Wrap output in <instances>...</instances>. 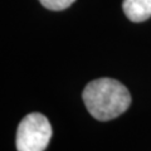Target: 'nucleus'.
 I'll return each instance as SVG.
<instances>
[{
	"label": "nucleus",
	"mask_w": 151,
	"mask_h": 151,
	"mask_svg": "<svg viewBox=\"0 0 151 151\" xmlns=\"http://www.w3.org/2000/svg\"><path fill=\"white\" fill-rule=\"evenodd\" d=\"M125 15L134 23H141L151 18V0H124Z\"/></svg>",
	"instance_id": "obj_3"
},
{
	"label": "nucleus",
	"mask_w": 151,
	"mask_h": 151,
	"mask_svg": "<svg viewBox=\"0 0 151 151\" xmlns=\"http://www.w3.org/2000/svg\"><path fill=\"white\" fill-rule=\"evenodd\" d=\"M76 0H39V3L44 8L49 9V10H64V9L69 8Z\"/></svg>",
	"instance_id": "obj_4"
},
{
	"label": "nucleus",
	"mask_w": 151,
	"mask_h": 151,
	"mask_svg": "<svg viewBox=\"0 0 151 151\" xmlns=\"http://www.w3.org/2000/svg\"><path fill=\"white\" fill-rule=\"evenodd\" d=\"M52 137L48 119L39 112H32L20 121L17 130L18 151H44Z\"/></svg>",
	"instance_id": "obj_2"
},
{
	"label": "nucleus",
	"mask_w": 151,
	"mask_h": 151,
	"mask_svg": "<svg viewBox=\"0 0 151 151\" xmlns=\"http://www.w3.org/2000/svg\"><path fill=\"white\" fill-rule=\"evenodd\" d=\"M82 97L88 112L98 121L119 117L131 103L129 89L112 78L91 81L83 89Z\"/></svg>",
	"instance_id": "obj_1"
}]
</instances>
